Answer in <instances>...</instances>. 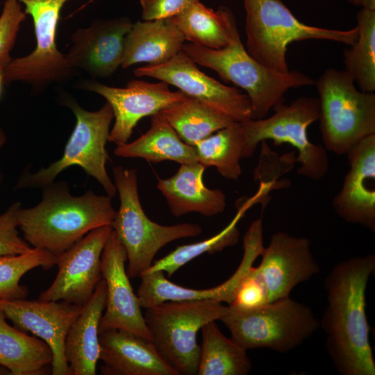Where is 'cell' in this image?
Segmentation results:
<instances>
[{
  "label": "cell",
  "mask_w": 375,
  "mask_h": 375,
  "mask_svg": "<svg viewBox=\"0 0 375 375\" xmlns=\"http://www.w3.org/2000/svg\"><path fill=\"white\" fill-rule=\"evenodd\" d=\"M375 272V256L340 262L325 280L327 306L319 322L327 351L342 375H374L375 362L369 340L365 291Z\"/></svg>",
  "instance_id": "obj_1"
},
{
  "label": "cell",
  "mask_w": 375,
  "mask_h": 375,
  "mask_svg": "<svg viewBox=\"0 0 375 375\" xmlns=\"http://www.w3.org/2000/svg\"><path fill=\"white\" fill-rule=\"evenodd\" d=\"M45 188L38 204L18 212V228L31 247L57 256L90 231L111 226L116 211L108 195L90 190L75 197L63 183Z\"/></svg>",
  "instance_id": "obj_2"
},
{
  "label": "cell",
  "mask_w": 375,
  "mask_h": 375,
  "mask_svg": "<svg viewBox=\"0 0 375 375\" xmlns=\"http://www.w3.org/2000/svg\"><path fill=\"white\" fill-rule=\"evenodd\" d=\"M182 51L197 65L214 70L223 80L243 89L253 119L266 117L275 106L284 103V94L288 90L315 83L297 70L278 72L257 61L244 47L238 28L224 48L213 49L188 42Z\"/></svg>",
  "instance_id": "obj_3"
},
{
  "label": "cell",
  "mask_w": 375,
  "mask_h": 375,
  "mask_svg": "<svg viewBox=\"0 0 375 375\" xmlns=\"http://www.w3.org/2000/svg\"><path fill=\"white\" fill-rule=\"evenodd\" d=\"M247 51L267 67L281 73L290 70L288 46L304 40H324L353 44L358 26L335 30L310 26L298 19L281 0H244Z\"/></svg>",
  "instance_id": "obj_4"
},
{
  "label": "cell",
  "mask_w": 375,
  "mask_h": 375,
  "mask_svg": "<svg viewBox=\"0 0 375 375\" xmlns=\"http://www.w3.org/2000/svg\"><path fill=\"white\" fill-rule=\"evenodd\" d=\"M112 172L120 203L111 226L125 249L127 274L135 278L149 269L162 247L176 240L198 236L202 229L196 224L164 226L153 222L141 206L136 170L116 166Z\"/></svg>",
  "instance_id": "obj_5"
},
{
  "label": "cell",
  "mask_w": 375,
  "mask_h": 375,
  "mask_svg": "<svg viewBox=\"0 0 375 375\" xmlns=\"http://www.w3.org/2000/svg\"><path fill=\"white\" fill-rule=\"evenodd\" d=\"M320 106L319 128L324 147L346 155L365 137L375 134V94L358 90L344 69H326L315 81Z\"/></svg>",
  "instance_id": "obj_6"
},
{
  "label": "cell",
  "mask_w": 375,
  "mask_h": 375,
  "mask_svg": "<svg viewBox=\"0 0 375 375\" xmlns=\"http://www.w3.org/2000/svg\"><path fill=\"white\" fill-rule=\"evenodd\" d=\"M228 306L220 320L231 338L247 351L267 348L288 352L300 346L320 326L310 307L290 297L251 309Z\"/></svg>",
  "instance_id": "obj_7"
},
{
  "label": "cell",
  "mask_w": 375,
  "mask_h": 375,
  "mask_svg": "<svg viewBox=\"0 0 375 375\" xmlns=\"http://www.w3.org/2000/svg\"><path fill=\"white\" fill-rule=\"evenodd\" d=\"M273 110L270 117L240 122L244 139L243 158L252 156L262 141L270 140L277 146L289 144L298 151L294 161L300 163L299 174L315 181L324 177L329 168L327 151L311 142L307 132L308 126L319 120V99L301 97L289 105H276Z\"/></svg>",
  "instance_id": "obj_8"
},
{
  "label": "cell",
  "mask_w": 375,
  "mask_h": 375,
  "mask_svg": "<svg viewBox=\"0 0 375 375\" xmlns=\"http://www.w3.org/2000/svg\"><path fill=\"white\" fill-rule=\"evenodd\" d=\"M151 341L179 373L197 374L200 346L197 334L207 323L220 320L228 306L215 301H165L145 308Z\"/></svg>",
  "instance_id": "obj_9"
},
{
  "label": "cell",
  "mask_w": 375,
  "mask_h": 375,
  "mask_svg": "<svg viewBox=\"0 0 375 375\" xmlns=\"http://www.w3.org/2000/svg\"><path fill=\"white\" fill-rule=\"evenodd\" d=\"M66 105L76 117V125L62 157L48 167L23 176L17 187H46L63 170L79 166L101 184L109 197H114L117 189L106 169L108 157L106 144L114 118L111 106L106 102L99 110L91 112L74 101H67Z\"/></svg>",
  "instance_id": "obj_10"
},
{
  "label": "cell",
  "mask_w": 375,
  "mask_h": 375,
  "mask_svg": "<svg viewBox=\"0 0 375 375\" xmlns=\"http://www.w3.org/2000/svg\"><path fill=\"white\" fill-rule=\"evenodd\" d=\"M33 19L36 40L29 54L12 59L3 69L5 83L24 81L43 85L70 75L65 54L57 48L56 31L62 8L69 0H18Z\"/></svg>",
  "instance_id": "obj_11"
},
{
  "label": "cell",
  "mask_w": 375,
  "mask_h": 375,
  "mask_svg": "<svg viewBox=\"0 0 375 375\" xmlns=\"http://www.w3.org/2000/svg\"><path fill=\"white\" fill-rule=\"evenodd\" d=\"M133 73L138 77H151L174 85L187 96L235 122L251 119L250 102L246 94L203 73L182 50L166 62L146 65L135 69Z\"/></svg>",
  "instance_id": "obj_12"
},
{
  "label": "cell",
  "mask_w": 375,
  "mask_h": 375,
  "mask_svg": "<svg viewBox=\"0 0 375 375\" xmlns=\"http://www.w3.org/2000/svg\"><path fill=\"white\" fill-rule=\"evenodd\" d=\"M112 229L110 225L97 228L57 256L56 278L38 299L83 306L102 279L101 257Z\"/></svg>",
  "instance_id": "obj_13"
},
{
  "label": "cell",
  "mask_w": 375,
  "mask_h": 375,
  "mask_svg": "<svg viewBox=\"0 0 375 375\" xmlns=\"http://www.w3.org/2000/svg\"><path fill=\"white\" fill-rule=\"evenodd\" d=\"M251 274L265 289L268 301L288 297L293 288L319 272L310 242L286 232L274 233Z\"/></svg>",
  "instance_id": "obj_14"
},
{
  "label": "cell",
  "mask_w": 375,
  "mask_h": 375,
  "mask_svg": "<svg viewBox=\"0 0 375 375\" xmlns=\"http://www.w3.org/2000/svg\"><path fill=\"white\" fill-rule=\"evenodd\" d=\"M81 88L101 95L111 106L115 123L108 140L117 145L128 142L142 118L155 115L187 96L180 90H170L169 85L163 81L133 80L124 88L88 81L81 85Z\"/></svg>",
  "instance_id": "obj_15"
},
{
  "label": "cell",
  "mask_w": 375,
  "mask_h": 375,
  "mask_svg": "<svg viewBox=\"0 0 375 375\" xmlns=\"http://www.w3.org/2000/svg\"><path fill=\"white\" fill-rule=\"evenodd\" d=\"M82 309V306L64 301L0 299V310L6 318L18 329L32 333L50 347L52 375H72L65 356V340Z\"/></svg>",
  "instance_id": "obj_16"
},
{
  "label": "cell",
  "mask_w": 375,
  "mask_h": 375,
  "mask_svg": "<svg viewBox=\"0 0 375 375\" xmlns=\"http://www.w3.org/2000/svg\"><path fill=\"white\" fill-rule=\"evenodd\" d=\"M126 261L125 249L112 229L101 257L107 299L99 331L120 329L151 340L138 297L133 292L126 272Z\"/></svg>",
  "instance_id": "obj_17"
},
{
  "label": "cell",
  "mask_w": 375,
  "mask_h": 375,
  "mask_svg": "<svg viewBox=\"0 0 375 375\" xmlns=\"http://www.w3.org/2000/svg\"><path fill=\"white\" fill-rule=\"evenodd\" d=\"M133 24L128 17H122L95 20L88 27L77 29L65 54L69 66L94 78L110 76L122 65L124 38Z\"/></svg>",
  "instance_id": "obj_18"
},
{
  "label": "cell",
  "mask_w": 375,
  "mask_h": 375,
  "mask_svg": "<svg viewBox=\"0 0 375 375\" xmlns=\"http://www.w3.org/2000/svg\"><path fill=\"white\" fill-rule=\"evenodd\" d=\"M349 165L332 206L344 221L375 231V134L355 144L346 154Z\"/></svg>",
  "instance_id": "obj_19"
},
{
  "label": "cell",
  "mask_w": 375,
  "mask_h": 375,
  "mask_svg": "<svg viewBox=\"0 0 375 375\" xmlns=\"http://www.w3.org/2000/svg\"><path fill=\"white\" fill-rule=\"evenodd\" d=\"M101 367L106 375H180L151 340L120 329L99 331Z\"/></svg>",
  "instance_id": "obj_20"
},
{
  "label": "cell",
  "mask_w": 375,
  "mask_h": 375,
  "mask_svg": "<svg viewBox=\"0 0 375 375\" xmlns=\"http://www.w3.org/2000/svg\"><path fill=\"white\" fill-rule=\"evenodd\" d=\"M257 258L251 250H244L234 274L225 282L210 289L197 290L178 285L166 278L161 271L143 274L137 292L140 306L147 308L165 301H215L231 305L243 280Z\"/></svg>",
  "instance_id": "obj_21"
},
{
  "label": "cell",
  "mask_w": 375,
  "mask_h": 375,
  "mask_svg": "<svg viewBox=\"0 0 375 375\" xmlns=\"http://www.w3.org/2000/svg\"><path fill=\"white\" fill-rule=\"evenodd\" d=\"M206 167L199 162L181 164L177 172L168 178H159L157 188L166 199L176 217L197 212L213 217L226 208V196L219 189H210L203 181Z\"/></svg>",
  "instance_id": "obj_22"
},
{
  "label": "cell",
  "mask_w": 375,
  "mask_h": 375,
  "mask_svg": "<svg viewBox=\"0 0 375 375\" xmlns=\"http://www.w3.org/2000/svg\"><path fill=\"white\" fill-rule=\"evenodd\" d=\"M106 299V285L102 278L67 331L64 349L72 375L97 374L100 358L99 324Z\"/></svg>",
  "instance_id": "obj_23"
},
{
  "label": "cell",
  "mask_w": 375,
  "mask_h": 375,
  "mask_svg": "<svg viewBox=\"0 0 375 375\" xmlns=\"http://www.w3.org/2000/svg\"><path fill=\"white\" fill-rule=\"evenodd\" d=\"M185 38L170 18L138 21L124 38L122 68L135 64L159 65L178 53Z\"/></svg>",
  "instance_id": "obj_24"
},
{
  "label": "cell",
  "mask_w": 375,
  "mask_h": 375,
  "mask_svg": "<svg viewBox=\"0 0 375 375\" xmlns=\"http://www.w3.org/2000/svg\"><path fill=\"white\" fill-rule=\"evenodd\" d=\"M0 310V374L43 375L51 365L50 347L39 338L30 336L9 325Z\"/></svg>",
  "instance_id": "obj_25"
},
{
  "label": "cell",
  "mask_w": 375,
  "mask_h": 375,
  "mask_svg": "<svg viewBox=\"0 0 375 375\" xmlns=\"http://www.w3.org/2000/svg\"><path fill=\"white\" fill-rule=\"evenodd\" d=\"M114 153L151 162L171 160L181 165L198 162L194 147L184 142L158 113L151 116V126L145 133L132 142L117 145Z\"/></svg>",
  "instance_id": "obj_26"
},
{
  "label": "cell",
  "mask_w": 375,
  "mask_h": 375,
  "mask_svg": "<svg viewBox=\"0 0 375 375\" xmlns=\"http://www.w3.org/2000/svg\"><path fill=\"white\" fill-rule=\"evenodd\" d=\"M170 19L188 42L213 49L226 47L237 28L229 8L220 6L214 10L200 1Z\"/></svg>",
  "instance_id": "obj_27"
},
{
  "label": "cell",
  "mask_w": 375,
  "mask_h": 375,
  "mask_svg": "<svg viewBox=\"0 0 375 375\" xmlns=\"http://www.w3.org/2000/svg\"><path fill=\"white\" fill-rule=\"evenodd\" d=\"M158 113L191 146L235 122L188 96Z\"/></svg>",
  "instance_id": "obj_28"
},
{
  "label": "cell",
  "mask_w": 375,
  "mask_h": 375,
  "mask_svg": "<svg viewBox=\"0 0 375 375\" xmlns=\"http://www.w3.org/2000/svg\"><path fill=\"white\" fill-rule=\"evenodd\" d=\"M215 322L206 324L201 329L202 344L197 374H248L252 365L247 350L226 338Z\"/></svg>",
  "instance_id": "obj_29"
},
{
  "label": "cell",
  "mask_w": 375,
  "mask_h": 375,
  "mask_svg": "<svg viewBox=\"0 0 375 375\" xmlns=\"http://www.w3.org/2000/svg\"><path fill=\"white\" fill-rule=\"evenodd\" d=\"M198 162L214 167L221 176L238 180L242 169L244 139L241 123L235 122L199 142L194 146Z\"/></svg>",
  "instance_id": "obj_30"
},
{
  "label": "cell",
  "mask_w": 375,
  "mask_h": 375,
  "mask_svg": "<svg viewBox=\"0 0 375 375\" xmlns=\"http://www.w3.org/2000/svg\"><path fill=\"white\" fill-rule=\"evenodd\" d=\"M358 38L344 50L345 71L361 91H375V10L365 8L356 14Z\"/></svg>",
  "instance_id": "obj_31"
},
{
  "label": "cell",
  "mask_w": 375,
  "mask_h": 375,
  "mask_svg": "<svg viewBox=\"0 0 375 375\" xmlns=\"http://www.w3.org/2000/svg\"><path fill=\"white\" fill-rule=\"evenodd\" d=\"M239 204L234 218L217 234L203 241L177 247L163 258L153 262L145 273L161 271L171 276L186 263L205 253L212 254L235 245L240 235L237 224L252 206L249 199Z\"/></svg>",
  "instance_id": "obj_32"
},
{
  "label": "cell",
  "mask_w": 375,
  "mask_h": 375,
  "mask_svg": "<svg viewBox=\"0 0 375 375\" xmlns=\"http://www.w3.org/2000/svg\"><path fill=\"white\" fill-rule=\"evenodd\" d=\"M56 256L41 249L32 248L19 253L0 256V299H24L28 289L20 285L22 277L28 271L40 267L49 269L56 265Z\"/></svg>",
  "instance_id": "obj_33"
},
{
  "label": "cell",
  "mask_w": 375,
  "mask_h": 375,
  "mask_svg": "<svg viewBox=\"0 0 375 375\" xmlns=\"http://www.w3.org/2000/svg\"><path fill=\"white\" fill-rule=\"evenodd\" d=\"M26 15L18 0L4 1L0 15V68L4 69L12 60L10 51Z\"/></svg>",
  "instance_id": "obj_34"
},
{
  "label": "cell",
  "mask_w": 375,
  "mask_h": 375,
  "mask_svg": "<svg viewBox=\"0 0 375 375\" xmlns=\"http://www.w3.org/2000/svg\"><path fill=\"white\" fill-rule=\"evenodd\" d=\"M21 208L20 203L15 202L0 215V256L25 253L33 248L19 235L18 212Z\"/></svg>",
  "instance_id": "obj_35"
},
{
  "label": "cell",
  "mask_w": 375,
  "mask_h": 375,
  "mask_svg": "<svg viewBox=\"0 0 375 375\" xmlns=\"http://www.w3.org/2000/svg\"><path fill=\"white\" fill-rule=\"evenodd\" d=\"M199 0H140L144 21L169 19L178 16Z\"/></svg>",
  "instance_id": "obj_36"
},
{
  "label": "cell",
  "mask_w": 375,
  "mask_h": 375,
  "mask_svg": "<svg viewBox=\"0 0 375 375\" xmlns=\"http://www.w3.org/2000/svg\"><path fill=\"white\" fill-rule=\"evenodd\" d=\"M251 269L240 285L233 303L228 306L251 309L269 302L265 289L252 276Z\"/></svg>",
  "instance_id": "obj_37"
},
{
  "label": "cell",
  "mask_w": 375,
  "mask_h": 375,
  "mask_svg": "<svg viewBox=\"0 0 375 375\" xmlns=\"http://www.w3.org/2000/svg\"><path fill=\"white\" fill-rule=\"evenodd\" d=\"M350 4L361 8L375 10V0H347Z\"/></svg>",
  "instance_id": "obj_38"
},
{
  "label": "cell",
  "mask_w": 375,
  "mask_h": 375,
  "mask_svg": "<svg viewBox=\"0 0 375 375\" xmlns=\"http://www.w3.org/2000/svg\"><path fill=\"white\" fill-rule=\"evenodd\" d=\"M4 82H5V79H4L3 69L0 68V99L2 94L3 85Z\"/></svg>",
  "instance_id": "obj_39"
},
{
  "label": "cell",
  "mask_w": 375,
  "mask_h": 375,
  "mask_svg": "<svg viewBox=\"0 0 375 375\" xmlns=\"http://www.w3.org/2000/svg\"><path fill=\"white\" fill-rule=\"evenodd\" d=\"M6 141V136L2 128L0 127V148L5 144Z\"/></svg>",
  "instance_id": "obj_40"
}]
</instances>
